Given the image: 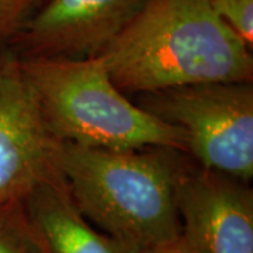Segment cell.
I'll return each instance as SVG.
<instances>
[{"instance_id":"6da1fadb","label":"cell","mask_w":253,"mask_h":253,"mask_svg":"<svg viewBox=\"0 0 253 253\" xmlns=\"http://www.w3.org/2000/svg\"><path fill=\"white\" fill-rule=\"evenodd\" d=\"M97 58L126 96L206 82H253L252 49L210 0H149Z\"/></svg>"},{"instance_id":"7a4b0ae2","label":"cell","mask_w":253,"mask_h":253,"mask_svg":"<svg viewBox=\"0 0 253 253\" xmlns=\"http://www.w3.org/2000/svg\"><path fill=\"white\" fill-rule=\"evenodd\" d=\"M55 163L78 208L100 231L139 251L180 236L177 191L194 163L187 152L58 142Z\"/></svg>"},{"instance_id":"3957f363","label":"cell","mask_w":253,"mask_h":253,"mask_svg":"<svg viewBox=\"0 0 253 253\" xmlns=\"http://www.w3.org/2000/svg\"><path fill=\"white\" fill-rule=\"evenodd\" d=\"M20 62L58 142L104 149L172 146L186 152L180 129L131 101L97 56L20 58Z\"/></svg>"},{"instance_id":"277c9868","label":"cell","mask_w":253,"mask_h":253,"mask_svg":"<svg viewBox=\"0 0 253 253\" xmlns=\"http://www.w3.org/2000/svg\"><path fill=\"white\" fill-rule=\"evenodd\" d=\"M136 104L179 128L201 168L253 177V82H206L139 94Z\"/></svg>"},{"instance_id":"5b68a950","label":"cell","mask_w":253,"mask_h":253,"mask_svg":"<svg viewBox=\"0 0 253 253\" xmlns=\"http://www.w3.org/2000/svg\"><path fill=\"white\" fill-rule=\"evenodd\" d=\"M56 144L18 55L0 46V206L58 172Z\"/></svg>"},{"instance_id":"8992f818","label":"cell","mask_w":253,"mask_h":253,"mask_svg":"<svg viewBox=\"0 0 253 253\" xmlns=\"http://www.w3.org/2000/svg\"><path fill=\"white\" fill-rule=\"evenodd\" d=\"M149 0H46L10 42L20 58H96Z\"/></svg>"},{"instance_id":"52a82bcc","label":"cell","mask_w":253,"mask_h":253,"mask_svg":"<svg viewBox=\"0 0 253 253\" xmlns=\"http://www.w3.org/2000/svg\"><path fill=\"white\" fill-rule=\"evenodd\" d=\"M184 242L196 253H253L251 181L194 162L177 191Z\"/></svg>"},{"instance_id":"ba28073f","label":"cell","mask_w":253,"mask_h":253,"mask_svg":"<svg viewBox=\"0 0 253 253\" xmlns=\"http://www.w3.org/2000/svg\"><path fill=\"white\" fill-rule=\"evenodd\" d=\"M48 253H138L100 231L78 208L61 173H54L21 200Z\"/></svg>"},{"instance_id":"9c48e42d","label":"cell","mask_w":253,"mask_h":253,"mask_svg":"<svg viewBox=\"0 0 253 253\" xmlns=\"http://www.w3.org/2000/svg\"><path fill=\"white\" fill-rule=\"evenodd\" d=\"M0 253H48L21 200L0 206Z\"/></svg>"},{"instance_id":"30bf717a","label":"cell","mask_w":253,"mask_h":253,"mask_svg":"<svg viewBox=\"0 0 253 253\" xmlns=\"http://www.w3.org/2000/svg\"><path fill=\"white\" fill-rule=\"evenodd\" d=\"M218 17L253 49V0H210Z\"/></svg>"},{"instance_id":"8fae6325","label":"cell","mask_w":253,"mask_h":253,"mask_svg":"<svg viewBox=\"0 0 253 253\" xmlns=\"http://www.w3.org/2000/svg\"><path fill=\"white\" fill-rule=\"evenodd\" d=\"M46 0H0V46H7Z\"/></svg>"},{"instance_id":"7c38bea8","label":"cell","mask_w":253,"mask_h":253,"mask_svg":"<svg viewBox=\"0 0 253 253\" xmlns=\"http://www.w3.org/2000/svg\"><path fill=\"white\" fill-rule=\"evenodd\" d=\"M138 253H196L189 245L184 242V239L179 236L177 239H174L172 242L168 244L159 245V246H154V248H148V249H142Z\"/></svg>"}]
</instances>
